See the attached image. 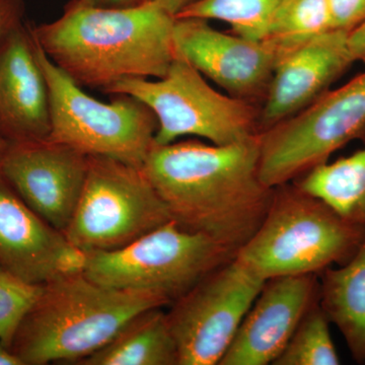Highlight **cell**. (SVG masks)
Instances as JSON below:
<instances>
[{
	"label": "cell",
	"instance_id": "cell-1",
	"mask_svg": "<svg viewBox=\"0 0 365 365\" xmlns=\"http://www.w3.org/2000/svg\"><path fill=\"white\" fill-rule=\"evenodd\" d=\"M259 134L216 145L153 144L143 172L178 225L235 254L260 227L274 188L260 177Z\"/></svg>",
	"mask_w": 365,
	"mask_h": 365
},
{
	"label": "cell",
	"instance_id": "cell-9",
	"mask_svg": "<svg viewBox=\"0 0 365 365\" xmlns=\"http://www.w3.org/2000/svg\"><path fill=\"white\" fill-rule=\"evenodd\" d=\"M357 138H365V71L259 133L262 181H297Z\"/></svg>",
	"mask_w": 365,
	"mask_h": 365
},
{
	"label": "cell",
	"instance_id": "cell-21",
	"mask_svg": "<svg viewBox=\"0 0 365 365\" xmlns=\"http://www.w3.org/2000/svg\"><path fill=\"white\" fill-rule=\"evenodd\" d=\"M330 321L316 302L300 321L274 365H338L339 355L330 332Z\"/></svg>",
	"mask_w": 365,
	"mask_h": 365
},
{
	"label": "cell",
	"instance_id": "cell-22",
	"mask_svg": "<svg viewBox=\"0 0 365 365\" xmlns=\"http://www.w3.org/2000/svg\"><path fill=\"white\" fill-rule=\"evenodd\" d=\"M331 30L334 29L327 0H284L274 16L265 40L287 47Z\"/></svg>",
	"mask_w": 365,
	"mask_h": 365
},
{
	"label": "cell",
	"instance_id": "cell-10",
	"mask_svg": "<svg viewBox=\"0 0 365 365\" xmlns=\"http://www.w3.org/2000/svg\"><path fill=\"white\" fill-rule=\"evenodd\" d=\"M265 281L235 257L170 304L179 365H220Z\"/></svg>",
	"mask_w": 365,
	"mask_h": 365
},
{
	"label": "cell",
	"instance_id": "cell-13",
	"mask_svg": "<svg viewBox=\"0 0 365 365\" xmlns=\"http://www.w3.org/2000/svg\"><path fill=\"white\" fill-rule=\"evenodd\" d=\"M348 32L331 30L299 44L278 47L277 60L259 112V133L294 116L330 90L353 63Z\"/></svg>",
	"mask_w": 365,
	"mask_h": 365
},
{
	"label": "cell",
	"instance_id": "cell-3",
	"mask_svg": "<svg viewBox=\"0 0 365 365\" xmlns=\"http://www.w3.org/2000/svg\"><path fill=\"white\" fill-rule=\"evenodd\" d=\"M169 307L157 294L105 287L76 272L44 284L11 351L23 365L83 361L141 312Z\"/></svg>",
	"mask_w": 365,
	"mask_h": 365
},
{
	"label": "cell",
	"instance_id": "cell-30",
	"mask_svg": "<svg viewBox=\"0 0 365 365\" xmlns=\"http://www.w3.org/2000/svg\"><path fill=\"white\" fill-rule=\"evenodd\" d=\"M7 146H9V143L4 140L2 137H0V157L4 155V151H6Z\"/></svg>",
	"mask_w": 365,
	"mask_h": 365
},
{
	"label": "cell",
	"instance_id": "cell-23",
	"mask_svg": "<svg viewBox=\"0 0 365 365\" xmlns=\"http://www.w3.org/2000/svg\"><path fill=\"white\" fill-rule=\"evenodd\" d=\"M43 290L44 284L28 282L0 266V343L9 350Z\"/></svg>",
	"mask_w": 365,
	"mask_h": 365
},
{
	"label": "cell",
	"instance_id": "cell-4",
	"mask_svg": "<svg viewBox=\"0 0 365 365\" xmlns=\"http://www.w3.org/2000/svg\"><path fill=\"white\" fill-rule=\"evenodd\" d=\"M364 242L365 225L292 182L274 188L263 222L235 258L265 280L319 275L351 260Z\"/></svg>",
	"mask_w": 365,
	"mask_h": 365
},
{
	"label": "cell",
	"instance_id": "cell-25",
	"mask_svg": "<svg viewBox=\"0 0 365 365\" xmlns=\"http://www.w3.org/2000/svg\"><path fill=\"white\" fill-rule=\"evenodd\" d=\"M25 0H0V44L7 35L25 21Z\"/></svg>",
	"mask_w": 365,
	"mask_h": 365
},
{
	"label": "cell",
	"instance_id": "cell-24",
	"mask_svg": "<svg viewBox=\"0 0 365 365\" xmlns=\"http://www.w3.org/2000/svg\"><path fill=\"white\" fill-rule=\"evenodd\" d=\"M334 30L351 31L365 20V0H327Z\"/></svg>",
	"mask_w": 365,
	"mask_h": 365
},
{
	"label": "cell",
	"instance_id": "cell-14",
	"mask_svg": "<svg viewBox=\"0 0 365 365\" xmlns=\"http://www.w3.org/2000/svg\"><path fill=\"white\" fill-rule=\"evenodd\" d=\"M85 259L21 199L0 170V266L28 282L46 284L81 272Z\"/></svg>",
	"mask_w": 365,
	"mask_h": 365
},
{
	"label": "cell",
	"instance_id": "cell-20",
	"mask_svg": "<svg viewBox=\"0 0 365 365\" xmlns=\"http://www.w3.org/2000/svg\"><path fill=\"white\" fill-rule=\"evenodd\" d=\"M284 0H199L182 9L177 19L223 21L232 32L250 40H265L274 16Z\"/></svg>",
	"mask_w": 365,
	"mask_h": 365
},
{
	"label": "cell",
	"instance_id": "cell-16",
	"mask_svg": "<svg viewBox=\"0 0 365 365\" xmlns=\"http://www.w3.org/2000/svg\"><path fill=\"white\" fill-rule=\"evenodd\" d=\"M50 134L49 88L31 23L24 21L0 44V137L26 143L47 140Z\"/></svg>",
	"mask_w": 365,
	"mask_h": 365
},
{
	"label": "cell",
	"instance_id": "cell-28",
	"mask_svg": "<svg viewBox=\"0 0 365 365\" xmlns=\"http://www.w3.org/2000/svg\"><path fill=\"white\" fill-rule=\"evenodd\" d=\"M158 4H162L163 7L170 11V13L177 14L182 11V9H186L191 4H195L199 0H155Z\"/></svg>",
	"mask_w": 365,
	"mask_h": 365
},
{
	"label": "cell",
	"instance_id": "cell-2",
	"mask_svg": "<svg viewBox=\"0 0 365 365\" xmlns=\"http://www.w3.org/2000/svg\"><path fill=\"white\" fill-rule=\"evenodd\" d=\"M176 16L155 0L101 9L71 0L31 30L48 57L81 88L104 93L125 78H162L176 59Z\"/></svg>",
	"mask_w": 365,
	"mask_h": 365
},
{
	"label": "cell",
	"instance_id": "cell-17",
	"mask_svg": "<svg viewBox=\"0 0 365 365\" xmlns=\"http://www.w3.org/2000/svg\"><path fill=\"white\" fill-rule=\"evenodd\" d=\"M319 304L355 361L365 364V242L344 265L321 273Z\"/></svg>",
	"mask_w": 365,
	"mask_h": 365
},
{
	"label": "cell",
	"instance_id": "cell-15",
	"mask_svg": "<svg viewBox=\"0 0 365 365\" xmlns=\"http://www.w3.org/2000/svg\"><path fill=\"white\" fill-rule=\"evenodd\" d=\"M318 276L266 280L220 365L273 364L307 311L319 302Z\"/></svg>",
	"mask_w": 365,
	"mask_h": 365
},
{
	"label": "cell",
	"instance_id": "cell-27",
	"mask_svg": "<svg viewBox=\"0 0 365 365\" xmlns=\"http://www.w3.org/2000/svg\"><path fill=\"white\" fill-rule=\"evenodd\" d=\"M83 6L101 7V9H127L137 6L148 0H78Z\"/></svg>",
	"mask_w": 365,
	"mask_h": 365
},
{
	"label": "cell",
	"instance_id": "cell-12",
	"mask_svg": "<svg viewBox=\"0 0 365 365\" xmlns=\"http://www.w3.org/2000/svg\"><path fill=\"white\" fill-rule=\"evenodd\" d=\"M88 155L47 140L9 143L0 170L16 193L45 222L64 232L85 187Z\"/></svg>",
	"mask_w": 365,
	"mask_h": 365
},
{
	"label": "cell",
	"instance_id": "cell-5",
	"mask_svg": "<svg viewBox=\"0 0 365 365\" xmlns=\"http://www.w3.org/2000/svg\"><path fill=\"white\" fill-rule=\"evenodd\" d=\"M35 44L49 88L50 140L141 169L158 127L150 108L126 93L113 95L110 103L91 97L46 55L36 39Z\"/></svg>",
	"mask_w": 365,
	"mask_h": 365
},
{
	"label": "cell",
	"instance_id": "cell-18",
	"mask_svg": "<svg viewBox=\"0 0 365 365\" xmlns=\"http://www.w3.org/2000/svg\"><path fill=\"white\" fill-rule=\"evenodd\" d=\"M163 309L137 314L108 344L79 364L179 365L176 342Z\"/></svg>",
	"mask_w": 365,
	"mask_h": 365
},
{
	"label": "cell",
	"instance_id": "cell-8",
	"mask_svg": "<svg viewBox=\"0 0 365 365\" xmlns=\"http://www.w3.org/2000/svg\"><path fill=\"white\" fill-rule=\"evenodd\" d=\"M172 217L143 170L88 155L83 194L63 232L83 253L124 248Z\"/></svg>",
	"mask_w": 365,
	"mask_h": 365
},
{
	"label": "cell",
	"instance_id": "cell-29",
	"mask_svg": "<svg viewBox=\"0 0 365 365\" xmlns=\"http://www.w3.org/2000/svg\"><path fill=\"white\" fill-rule=\"evenodd\" d=\"M0 365H23L9 348L0 343Z\"/></svg>",
	"mask_w": 365,
	"mask_h": 365
},
{
	"label": "cell",
	"instance_id": "cell-26",
	"mask_svg": "<svg viewBox=\"0 0 365 365\" xmlns=\"http://www.w3.org/2000/svg\"><path fill=\"white\" fill-rule=\"evenodd\" d=\"M347 43L353 61L365 63V20L348 32Z\"/></svg>",
	"mask_w": 365,
	"mask_h": 365
},
{
	"label": "cell",
	"instance_id": "cell-7",
	"mask_svg": "<svg viewBox=\"0 0 365 365\" xmlns=\"http://www.w3.org/2000/svg\"><path fill=\"white\" fill-rule=\"evenodd\" d=\"M133 96L158 119L155 143L165 145L197 136L225 145L259 134L260 107L215 90L177 54L162 78H125L104 91Z\"/></svg>",
	"mask_w": 365,
	"mask_h": 365
},
{
	"label": "cell",
	"instance_id": "cell-11",
	"mask_svg": "<svg viewBox=\"0 0 365 365\" xmlns=\"http://www.w3.org/2000/svg\"><path fill=\"white\" fill-rule=\"evenodd\" d=\"M208 21L177 19V54L225 93L260 107L272 79L278 46L270 40H250L222 32Z\"/></svg>",
	"mask_w": 365,
	"mask_h": 365
},
{
	"label": "cell",
	"instance_id": "cell-6",
	"mask_svg": "<svg viewBox=\"0 0 365 365\" xmlns=\"http://www.w3.org/2000/svg\"><path fill=\"white\" fill-rule=\"evenodd\" d=\"M235 255L170 220L124 248L86 253L83 273L105 287L157 294L170 306Z\"/></svg>",
	"mask_w": 365,
	"mask_h": 365
},
{
	"label": "cell",
	"instance_id": "cell-19",
	"mask_svg": "<svg viewBox=\"0 0 365 365\" xmlns=\"http://www.w3.org/2000/svg\"><path fill=\"white\" fill-rule=\"evenodd\" d=\"M294 182L347 220L365 225V146L314 168Z\"/></svg>",
	"mask_w": 365,
	"mask_h": 365
}]
</instances>
